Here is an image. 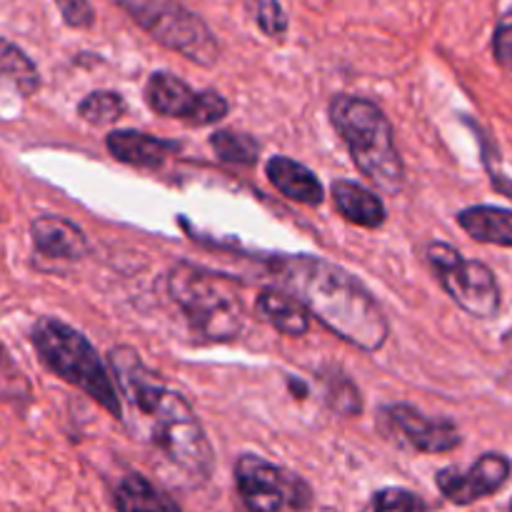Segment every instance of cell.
I'll return each instance as SVG.
<instances>
[{
  "label": "cell",
  "mask_w": 512,
  "mask_h": 512,
  "mask_svg": "<svg viewBox=\"0 0 512 512\" xmlns=\"http://www.w3.org/2000/svg\"><path fill=\"white\" fill-rule=\"evenodd\" d=\"M108 360L120 395L153 420L150 440L155 448L188 475L208 480L215 465L213 445L188 400L170 390L128 345L110 350Z\"/></svg>",
  "instance_id": "2"
},
{
  "label": "cell",
  "mask_w": 512,
  "mask_h": 512,
  "mask_svg": "<svg viewBox=\"0 0 512 512\" xmlns=\"http://www.w3.org/2000/svg\"><path fill=\"white\" fill-rule=\"evenodd\" d=\"M215 155L228 165H240V168H253L258 163L260 143L248 133H235V130H215L210 135Z\"/></svg>",
  "instance_id": "20"
},
{
  "label": "cell",
  "mask_w": 512,
  "mask_h": 512,
  "mask_svg": "<svg viewBox=\"0 0 512 512\" xmlns=\"http://www.w3.org/2000/svg\"><path fill=\"white\" fill-rule=\"evenodd\" d=\"M65 25L70 28H90L95 23V13L90 0H55Z\"/></svg>",
  "instance_id": "26"
},
{
  "label": "cell",
  "mask_w": 512,
  "mask_h": 512,
  "mask_svg": "<svg viewBox=\"0 0 512 512\" xmlns=\"http://www.w3.org/2000/svg\"><path fill=\"white\" fill-rule=\"evenodd\" d=\"M30 238L35 250L45 258L80 260L90 253V243L83 230L60 215H38L30 223Z\"/></svg>",
  "instance_id": "12"
},
{
  "label": "cell",
  "mask_w": 512,
  "mask_h": 512,
  "mask_svg": "<svg viewBox=\"0 0 512 512\" xmlns=\"http://www.w3.org/2000/svg\"><path fill=\"white\" fill-rule=\"evenodd\" d=\"M128 110L123 95L118 90H95V93L85 95L78 105V115L85 123L95 125V128H103V125L118 123L120 118Z\"/></svg>",
  "instance_id": "21"
},
{
  "label": "cell",
  "mask_w": 512,
  "mask_h": 512,
  "mask_svg": "<svg viewBox=\"0 0 512 512\" xmlns=\"http://www.w3.org/2000/svg\"><path fill=\"white\" fill-rule=\"evenodd\" d=\"M168 290L200 338L225 343L243 330L245 308L240 285L233 278L180 263L170 270Z\"/></svg>",
  "instance_id": "5"
},
{
  "label": "cell",
  "mask_w": 512,
  "mask_h": 512,
  "mask_svg": "<svg viewBox=\"0 0 512 512\" xmlns=\"http://www.w3.org/2000/svg\"><path fill=\"white\" fill-rule=\"evenodd\" d=\"M458 223L478 243L512 248V210L495 205H473L458 213Z\"/></svg>",
  "instance_id": "17"
},
{
  "label": "cell",
  "mask_w": 512,
  "mask_h": 512,
  "mask_svg": "<svg viewBox=\"0 0 512 512\" xmlns=\"http://www.w3.org/2000/svg\"><path fill=\"white\" fill-rule=\"evenodd\" d=\"M493 53L498 65L505 70H512V10L498 20L493 33Z\"/></svg>",
  "instance_id": "25"
},
{
  "label": "cell",
  "mask_w": 512,
  "mask_h": 512,
  "mask_svg": "<svg viewBox=\"0 0 512 512\" xmlns=\"http://www.w3.org/2000/svg\"><path fill=\"white\" fill-rule=\"evenodd\" d=\"M510 460L500 453H488L475 460L468 470L443 468L435 475V485L445 500L455 505H473L498 493L510 480Z\"/></svg>",
  "instance_id": "11"
},
{
  "label": "cell",
  "mask_w": 512,
  "mask_h": 512,
  "mask_svg": "<svg viewBox=\"0 0 512 512\" xmlns=\"http://www.w3.org/2000/svg\"><path fill=\"white\" fill-rule=\"evenodd\" d=\"M105 145L115 160L143 170H160L180 150V143L153 138L138 130H113L105 138Z\"/></svg>",
  "instance_id": "13"
},
{
  "label": "cell",
  "mask_w": 512,
  "mask_h": 512,
  "mask_svg": "<svg viewBox=\"0 0 512 512\" xmlns=\"http://www.w3.org/2000/svg\"><path fill=\"white\" fill-rule=\"evenodd\" d=\"M235 485L245 508L250 510L280 512L313 508V488L298 473H290L288 468H280L258 455H240L235 463Z\"/></svg>",
  "instance_id": "8"
},
{
  "label": "cell",
  "mask_w": 512,
  "mask_h": 512,
  "mask_svg": "<svg viewBox=\"0 0 512 512\" xmlns=\"http://www.w3.org/2000/svg\"><path fill=\"white\" fill-rule=\"evenodd\" d=\"M510 510H512V503H510Z\"/></svg>",
  "instance_id": "28"
},
{
  "label": "cell",
  "mask_w": 512,
  "mask_h": 512,
  "mask_svg": "<svg viewBox=\"0 0 512 512\" xmlns=\"http://www.w3.org/2000/svg\"><path fill=\"white\" fill-rule=\"evenodd\" d=\"M328 113L360 173L383 193L398 195L405 183V165L388 115L373 100L345 93L330 100Z\"/></svg>",
  "instance_id": "3"
},
{
  "label": "cell",
  "mask_w": 512,
  "mask_h": 512,
  "mask_svg": "<svg viewBox=\"0 0 512 512\" xmlns=\"http://www.w3.org/2000/svg\"><path fill=\"white\" fill-rule=\"evenodd\" d=\"M265 175H268L270 183H273L288 200L308 205V208L323 205V183L315 178V173H310V168H305L298 160L285 158V155H275V158H270L268 163H265Z\"/></svg>",
  "instance_id": "14"
},
{
  "label": "cell",
  "mask_w": 512,
  "mask_h": 512,
  "mask_svg": "<svg viewBox=\"0 0 512 512\" xmlns=\"http://www.w3.org/2000/svg\"><path fill=\"white\" fill-rule=\"evenodd\" d=\"M145 103L150 110L165 118H180L188 125H213L228 115L230 105L218 90H203L195 93L185 80L175 78L173 73L158 70L145 83Z\"/></svg>",
  "instance_id": "9"
},
{
  "label": "cell",
  "mask_w": 512,
  "mask_h": 512,
  "mask_svg": "<svg viewBox=\"0 0 512 512\" xmlns=\"http://www.w3.org/2000/svg\"><path fill=\"white\" fill-rule=\"evenodd\" d=\"M0 80L13 85L23 98L38 93L40 73L23 48L0 38Z\"/></svg>",
  "instance_id": "19"
},
{
  "label": "cell",
  "mask_w": 512,
  "mask_h": 512,
  "mask_svg": "<svg viewBox=\"0 0 512 512\" xmlns=\"http://www.w3.org/2000/svg\"><path fill=\"white\" fill-rule=\"evenodd\" d=\"M270 268L280 285L298 295L330 333L365 353L383 348L390 333L388 318L370 290L348 270L310 255L278 258Z\"/></svg>",
  "instance_id": "1"
},
{
  "label": "cell",
  "mask_w": 512,
  "mask_h": 512,
  "mask_svg": "<svg viewBox=\"0 0 512 512\" xmlns=\"http://www.w3.org/2000/svg\"><path fill=\"white\" fill-rule=\"evenodd\" d=\"M115 508L123 512H138V510H180V505L170 498L168 493L155 488L153 483L143 478V475H128L123 478V483L115 490Z\"/></svg>",
  "instance_id": "18"
},
{
  "label": "cell",
  "mask_w": 512,
  "mask_h": 512,
  "mask_svg": "<svg viewBox=\"0 0 512 512\" xmlns=\"http://www.w3.org/2000/svg\"><path fill=\"white\" fill-rule=\"evenodd\" d=\"M430 268L445 293L473 318H493L500 308V288L493 270L480 260H468L450 243L433 240L425 250Z\"/></svg>",
  "instance_id": "7"
},
{
  "label": "cell",
  "mask_w": 512,
  "mask_h": 512,
  "mask_svg": "<svg viewBox=\"0 0 512 512\" xmlns=\"http://www.w3.org/2000/svg\"><path fill=\"white\" fill-rule=\"evenodd\" d=\"M0 363H10L8 355H5V350H3V345H0Z\"/></svg>",
  "instance_id": "27"
},
{
  "label": "cell",
  "mask_w": 512,
  "mask_h": 512,
  "mask_svg": "<svg viewBox=\"0 0 512 512\" xmlns=\"http://www.w3.org/2000/svg\"><path fill=\"white\" fill-rule=\"evenodd\" d=\"M243 3L250 18L255 20V25L268 38H283L285 30H288V15H285L283 5L278 0H243Z\"/></svg>",
  "instance_id": "22"
},
{
  "label": "cell",
  "mask_w": 512,
  "mask_h": 512,
  "mask_svg": "<svg viewBox=\"0 0 512 512\" xmlns=\"http://www.w3.org/2000/svg\"><path fill=\"white\" fill-rule=\"evenodd\" d=\"M325 390H328L325 395H328L330 408L338 410V413L343 415H360V410H363L360 390L355 388L340 370H335V373H330L328 378H325Z\"/></svg>",
  "instance_id": "23"
},
{
  "label": "cell",
  "mask_w": 512,
  "mask_h": 512,
  "mask_svg": "<svg viewBox=\"0 0 512 512\" xmlns=\"http://www.w3.org/2000/svg\"><path fill=\"white\" fill-rule=\"evenodd\" d=\"M30 343L50 373L63 378L73 388L83 390L90 400L103 405L113 418L123 415L113 370L100 360L98 350L80 330L58 318H38L30 330Z\"/></svg>",
  "instance_id": "4"
},
{
  "label": "cell",
  "mask_w": 512,
  "mask_h": 512,
  "mask_svg": "<svg viewBox=\"0 0 512 512\" xmlns=\"http://www.w3.org/2000/svg\"><path fill=\"white\" fill-rule=\"evenodd\" d=\"M385 430L395 435V440L418 453H448L463 443L458 425L448 418H428L413 405H388L383 408Z\"/></svg>",
  "instance_id": "10"
},
{
  "label": "cell",
  "mask_w": 512,
  "mask_h": 512,
  "mask_svg": "<svg viewBox=\"0 0 512 512\" xmlns=\"http://www.w3.org/2000/svg\"><path fill=\"white\" fill-rule=\"evenodd\" d=\"M255 310L278 333L303 338L310 330V310L288 288H265L255 300Z\"/></svg>",
  "instance_id": "15"
},
{
  "label": "cell",
  "mask_w": 512,
  "mask_h": 512,
  "mask_svg": "<svg viewBox=\"0 0 512 512\" xmlns=\"http://www.w3.org/2000/svg\"><path fill=\"white\" fill-rule=\"evenodd\" d=\"M150 38L198 65L220 60V43L203 18L178 0H115Z\"/></svg>",
  "instance_id": "6"
},
{
  "label": "cell",
  "mask_w": 512,
  "mask_h": 512,
  "mask_svg": "<svg viewBox=\"0 0 512 512\" xmlns=\"http://www.w3.org/2000/svg\"><path fill=\"white\" fill-rule=\"evenodd\" d=\"M370 508L373 510H385V512H415V510H428V503H425L420 495L410 493V490L403 488H385L380 493L373 495L370 500Z\"/></svg>",
  "instance_id": "24"
},
{
  "label": "cell",
  "mask_w": 512,
  "mask_h": 512,
  "mask_svg": "<svg viewBox=\"0 0 512 512\" xmlns=\"http://www.w3.org/2000/svg\"><path fill=\"white\" fill-rule=\"evenodd\" d=\"M333 200L335 208L340 210L348 223L360 225V228L378 230L385 225V205L375 193H370L363 185L353 180H335L333 183Z\"/></svg>",
  "instance_id": "16"
}]
</instances>
